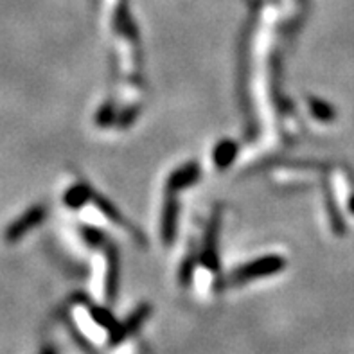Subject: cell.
<instances>
[{
	"instance_id": "1",
	"label": "cell",
	"mask_w": 354,
	"mask_h": 354,
	"mask_svg": "<svg viewBox=\"0 0 354 354\" xmlns=\"http://www.w3.org/2000/svg\"><path fill=\"white\" fill-rule=\"evenodd\" d=\"M45 214H47V211H45L44 205H35L31 207V209H27L20 218H17V220L6 229V241L17 243L18 239H22L29 230L38 227V225L45 220Z\"/></svg>"
},
{
	"instance_id": "4",
	"label": "cell",
	"mask_w": 354,
	"mask_h": 354,
	"mask_svg": "<svg viewBox=\"0 0 354 354\" xmlns=\"http://www.w3.org/2000/svg\"><path fill=\"white\" fill-rule=\"evenodd\" d=\"M85 194L86 193L83 191V189L74 187L67 193V196H65V202L72 207H77V205H81V202H83V200H85Z\"/></svg>"
},
{
	"instance_id": "3",
	"label": "cell",
	"mask_w": 354,
	"mask_h": 354,
	"mask_svg": "<svg viewBox=\"0 0 354 354\" xmlns=\"http://www.w3.org/2000/svg\"><path fill=\"white\" fill-rule=\"evenodd\" d=\"M234 153H236V148H234V144H221V148L218 149L216 153V162L220 164V166H227L230 160H232Z\"/></svg>"
},
{
	"instance_id": "2",
	"label": "cell",
	"mask_w": 354,
	"mask_h": 354,
	"mask_svg": "<svg viewBox=\"0 0 354 354\" xmlns=\"http://www.w3.org/2000/svg\"><path fill=\"white\" fill-rule=\"evenodd\" d=\"M284 268V259L281 257H266V259L256 261L252 265L243 266V268L236 270L232 275V283L234 284H243L248 283L252 279L257 277H265V275L275 274L279 270Z\"/></svg>"
}]
</instances>
